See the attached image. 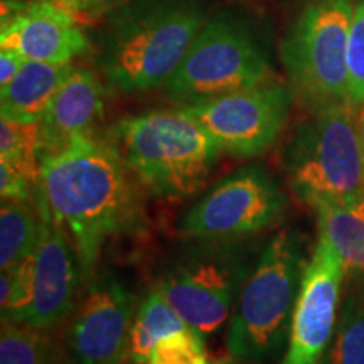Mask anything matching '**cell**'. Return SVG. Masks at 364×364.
<instances>
[{"label": "cell", "instance_id": "obj_5", "mask_svg": "<svg viewBox=\"0 0 364 364\" xmlns=\"http://www.w3.org/2000/svg\"><path fill=\"white\" fill-rule=\"evenodd\" d=\"M302 275L300 238L282 230L263 247L238 295L228 327V354L260 364L280 351L290 332Z\"/></svg>", "mask_w": 364, "mask_h": 364}, {"label": "cell", "instance_id": "obj_30", "mask_svg": "<svg viewBox=\"0 0 364 364\" xmlns=\"http://www.w3.org/2000/svg\"><path fill=\"white\" fill-rule=\"evenodd\" d=\"M16 2H31V0H16Z\"/></svg>", "mask_w": 364, "mask_h": 364}, {"label": "cell", "instance_id": "obj_18", "mask_svg": "<svg viewBox=\"0 0 364 364\" xmlns=\"http://www.w3.org/2000/svg\"><path fill=\"white\" fill-rule=\"evenodd\" d=\"M46 223V209L38 189L29 201H2L0 211V267L19 265L34 253Z\"/></svg>", "mask_w": 364, "mask_h": 364}, {"label": "cell", "instance_id": "obj_14", "mask_svg": "<svg viewBox=\"0 0 364 364\" xmlns=\"http://www.w3.org/2000/svg\"><path fill=\"white\" fill-rule=\"evenodd\" d=\"M0 48L14 49L31 61L71 65L90 43L78 22L51 0H2Z\"/></svg>", "mask_w": 364, "mask_h": 364}, {"label": "cell", "instance_id": "obj_11", "mask_svg": "<svg viewBox=\"0 0 364 364\" xmlns=\"http://www.w3.org/2000/svg\"><path fill=\"white\" fill-rule=\"evenodd\" d=\"M136 307L134 289L120 277H90L66 331L70 364H124Z\"/></svg>", "mask_w": 364, "mask_h": 364}, {"label": "cell", "instance_id": "obj_27", "mask_svg": "<svg viewBox=\"0 0 364 364\" xmlns=\"http://www.w3.org/2000/svg\"><path fill=\"white\" fill-rule=\"evenodd\" d=\"M26 58L14 49L0 48V88L7 86L24 65Z\"/></svg>", "mask_w": 364, "mask_h": 364}, {"label": "cell", "instance_id": "obj_4", "mask_svg": "<svg viewBox=\"0 0 364 364\" xmlns=\"http://www.w3.org/2000/svg\"><path fill=\"white\" fill-rule=\"evenodd\" d=\"M260 255L252 238L191 240L162 268L156 289L182 321L204 338L233 314Z\"/></svg>", "mask_w": 364, "mask_h": 364}, {"label": "cell", "instance_id": "obj_24", "mask_svg": "<svg viewBox=\"0 0 364 364\" xmlns=\"http://www.w3.org/2000/svg\"><path fill=\"white\" fill-rule=\"evenodd\" d=\"M348 95L353 107L364 105V0L354 6L348 43Z\"/></svg>", "mask_w": 364, "mask_h": 364}, {"label": "cell", "instance_id": "obj_9", "mask_svg": "<svg viewBox=\"0 0 364 364\" xmlns=\"http://www.w3.org/2000/svg\"><path fill=\"white\" fill-rule=\"evenodd\" d=\"M287 208V196L262 166H247L213 186L177 221L188 240L252 238L275 225Z\"/></svg>", "mask_w": 364, "mask_h": 364}, {"label": "cell", "instance_id": "obj_13", "mask_svg": "<svg viewBox=\"0 0 364 364\" xmlns=\"http://www.w3.org/2000/svg\"><path fill=\"white\" fill-rule=\"evenodd\" d=\"M31 258L33 294L22 324L51 329L73 314L85 277L75 241L53 220L48 209L43 236Z\"/></svg>", "mask_w": 364, "mask_h": 364}, {"label": "cell", "instance_id": "obj_25", "mask_svg": "<svg viewBox=\"0 0 364 364\" xmlns=\"http://www.w3.org/2000/svg\"><path fill=\"white\" fill-rule=\"evenodd\" d=\"M39 184L24 171L7 161H0V191L2 201H29L34 198Z\"/></svg>", "mask_w": 364, "mask_h": 364}, {"label": "cell", "instance_id": "obj_6", "mask_svg": "<svg viewBox=\"0 0 364 364\" xmlns=\"http://www.w3.org/2000/svg\"><path fill=\"white\" fill-rule=\"evenodd\" d=\"M285 169L300 201H351L364 196L359 108L349 102L314 112L285 150Z\"/></svg>", "mask_w": 364, "mask_h": 364}, {"label": "cell", "instance_id": "obj_8", "mask_svg": "<svg viewBox=\"0 0 364 364\" xmlns=\"http://www.w3.org/2000/svg\"><path fill=\"white\" fill-rule=\"evenodd\" d=\"M272 80L270 63L252 31L235 16L220 12L208 19L164 88L184 107Z\"/></svg>", "mask_w": 364, "mask_h": 364}, {"label": "cell", "instance_id": "obj_16", "mask_svg": "<svg viewBox=\"0 0 364 364\" xmlns=\"http://www.w3.org/2000/svg\"><path fill=\"white\" fill-rule=\"evenodd\" d=\"M73 70L71 65L26 59L16 78L0 88V115L14 120L39 122Z\"/></svg>", "mask_w": 364, "mask_h": 364}, {"label": "cell", "instance_id": "obj_3", "mask_svg": "<svg viewBox=\"0 0 364 364\" xmlns=\"http://www.w3.org/2000/svg\"><path fill=\"white\" fill-rule=\"evenodd\" d=\"M115 145L150 194L182 201L203 189L221 147L184 108L125 117L113 127Z\"/></svg>", "mask_w": 364, "mask_h": 364}, {"label": "cell", "instance_id": "obj_1", "mask_svg": "<svg viewBox=\"0 0 364 364\" xmlns=\"http://www.w3.org/2000/svg\"><path fill=\"white\" fill-rule=\"evenodd\" d=\"M132 177L115 145L93 135L41 159L38 194L75 241L85 282L108 241L142 228V198Z\"/></svg>", "mask_w": 364, "mask_h": 364}, {"label": "cell", "instance_id": "obj_21", "mask_svg": "<svg viewBox=\"0 0 364 364\" xmlns=\"http://www.w3.org/2000/svg\"><path fill=\"white\" fill-rule=\"evenodd\" d=\"M41 124L0 117V161L24 171L36 184L41 181Z\"/></svg>", "mask_w": 364, "mask_h": 364}, {"label": "cell", "instance_id": "obj_19", "mask_svg": "<svg viewBox=\"0 0 364 364\" xmlns=\"http://www.w3.org/2000/svg\"><path fill=\"white\" fill-rule=\"evenodd\" d=\"M189 329L157 289L149 290L136 307L130 331L129 358L134 364H147L154 348L176 332Z\"/></svg>", "mask_w": 364, "mask_h": 364}, {"label": "cell", "instance_id": "obj_20", "mask_svg": "<svg viewBox=\"0 0 364 364\" xmlns=\"http://www.w3.org/2000/svg\"><path fill=\"white\" fill-rule=\"evenodd\" d=\"M0 364H61V351L49 329L4 321Z\"/></svg>", "mask_w": 364, "mask_h": 364}, {"label": "cell", "instance_id": "obj_22", "mask_svg": "<svg viewBox=\"0 0 364 364\" xmlns=\"http://www.w3.org/2000/svg\"><path fill=\"white\" fill-rule=\"evenodd\" d=\"M322 364H364V300L349 297Z\"/></svg>", "mask_w": 364, "mask_h": 364}, {"label": "cell", "instance_id": "obj_17", "mask_svg": "<svg viewBox=\"0 0 364 364\" xmlns=\"http://www.w3.org/2000/svg\"><path fill=\"white\" fill-rule=\"evenodd\" d=\"M312 208L318 238L336 250L346 272L364 277V196L351 201H318Z\"/></svg>", "mask_w": 364, "mask_h": 364}, {"label": "cell", "instance_id": "obj_15", "mask_svg": "<svg viewBox=\"0 0 364 364\" xmlns=\"http://www.w3.org/2000/svg\"><path fill=\"white\" fill-rule=\"evenodd\" d=\"M105 112V90L90 70H73L56 91L41 124V159L65 149L78 136L93 135Z\"/></svg>", "mask_w": 364, "mask_h": 364}, {"label": "cell", "instance_id": "obj_23", "mask_svg": "<svg viewBox=\"0 0 364 364\" xmlns=\"http://www.w3.org/2000/svg\"><path fill=\"white\" fill-rule=\"evenodd\" d=\"M147 364H209L203 336L194 329H186L162 339Z\"/></svg>", "mask_w": 364, "mask_h": 364}, {"label": "cell", "instance_id": "obj_10", "mask_svg": "<svg viewBox=\"0 0 364 364\" xmlns=\"http://www.w3.org/2000/svg\"><path fill=\"white\" fill-rule=\"evenodd\" d=\"M292 91L277 80L204 102L184 105L221 150L252 159L265 154L284 130Z\"/></svg>", "mask_w": 364, "mask_h": 364}, {"label": "cell", "instance_id": "obj_28", "mask_svg": "<svg viewBox=\"0 0 364 364\" xmlns=\"http://www.w3.org/2000/svg\"><path fill=\"white\" fill-rule=\"evenodd\" d=\"M359 132H361V149H363V169H364V105L359 108Z\"/></svg>", "mask_w": 364, "mask_h": 364}, {"label": "cell", "instance_id": "obj_7", "mask_svg": "<svg viewBox=\"0 0 364 364\" xmlns=\"http://www.w3.org/2000/svg\"><path fill=\"white\" fill-rule=\"evenodd\" d=\"M351 0H312L287 31L280 59L295 93L311 110L349 102Z\"/></svg>", "mask_w": 364, "mask_h": 364}, {"label": "cell", "instance_id": "obj_12", "mask_svg": "<svg viewBox=\"0 0 364 364\" xmlns=\"http://www.w3.org/2000/svg\"><path fill=\"white\" fill-rule=\"evenodd\" d=\"M346 275L339 255L324 240L304 268L290 322L289 344L280 364H322L338 326L341 284Z\"/></svg>", "mask_w": 364, "mask_h": 364}, {"label": "cell", "instance_id": "obj_2", "mask_svg": "<svg viewBox=\"0 0 364 364\" xmlns=\"http://www.w3.org/2000/svg\"><path fill=\"white\" fill-rule=\"evenodd\" d=\"M208 19L203 0H130L108 17L97 65L108 83L125 93L161 88Z\"/></svg>", "mask_w": 364, "mask_h": 364}, {"label": "cell", "instance_id": "obj_29", "mask_svg": "<svg viewBox=\"0 0 364 364\" xmlns=\"http://www.w3.org/2000/svg\"><path fill=\"white\" fill-rule=\"evenodd\" d=\"M213 364H247V363H243V361H240V359H236V358H233L231 356V354H228V356H223V358H218L215 363Z\"/></svg>", "mask_w": 364, "mask_h": 364}, {"label": "cell", "instance_id": "obj_26", "mask_svg": "<svg viewBox=\"0 0 364 364\" xmlns=\"http://www.w3.org/2000/svg\"><path fill=\"white\" fill-rule=\"evenodd\" d=\"M51 2L71 16L80 26H85L112 14L120 0H51Z\"/></svg>", "mask_w": 364, "mask_h": 364}]
</instances>
